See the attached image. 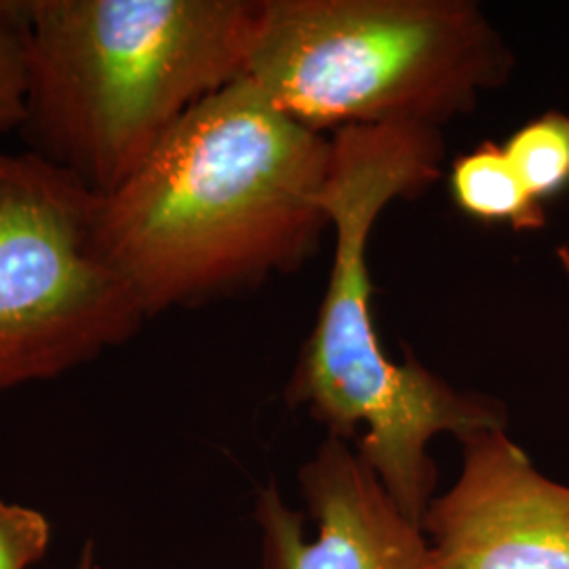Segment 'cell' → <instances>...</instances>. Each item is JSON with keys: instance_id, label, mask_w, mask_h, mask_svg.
Instances as JSON below:
<instances>
[{"instance_id": "cell-1", "label": "cell", "mask_w": 569, "mask_h": 569, "mask_svg": "<svg viewBox=\"0 0 569 569\" xmlns=\"http://www.w3.org/2000/svg\"><path fill=\"white\" fill-rule=\"evenodd\" d=\"M331 138L243 77L100 197L96 243L146 319L251 289L306 262L331 230Z\"/></svg>"}, {"instance_id": "cell-2", "label": "cell", "mask_w": 569, "mask_h": 569, "mask_svg": "<svg viewBox=\"0 0 569 569\" xmlns=\"http://www.w3.org/2000/svg\"><path fill=\"white\" fill-rule=\"evenodd\" d=\"M323 192L333 260L312 333L287 385V403L306 407L327 437L355 451L388 496L420 526L437 488L430 443L507 428V407L458 390L416 359L385 352L371 312L367 243L395 199L418 194L441 176L443 140L425 127H346L331 136Z\"/></svg>"}, {"instance_id": "cell-3", "label": "cell", "mask_w": 569, "mask_h": 569, "mask_svg": "<svg viewBox=\"0 0 569 569\" xmlns=\"http://www.w3.org/2000/svg\"><path fill=\"white\" fill-rule=\"evenodd\" d=\"M262 0H32L23 133L100 197L243 79Z\"/></svg>"}, {"instance_id": "cell-4", "label": "cell", "mask_w": 569, "mask_h": 569, "mask_svg": "<svg viewBox=\"0 0 569 569\" xmlns=\"http://www.w3.org/2000/svg\"><path fill=\"white\" fill-rule=\"evenodd\" d=\"M512 68L468 0H262L244 79L315 131L467 114Z\"/></svg>"}, {"instance_id": "cell-5", "label": "cell", "mask_w": 569, "mask_h": 569, "mask_svg": "<svg viewBox=\"0 0 569 569\" xmlns=\"http://www.w3.org/2000/svg\"><path fill=\"white\" fill-rule=\"evenodd\" d=\"M98 207L68 171L0 148V395L98 359L146 321L98 249Z\"/></svg>"}, {"instance_id": "cell-6", "label": "cell", "mask_w": 569, "mask_h": 569, "mask_svg": "<svg viewBox=\"0 0 569 569\" xmlns=\"http://www.w3.org/2000/svg\"><path fill=\"white\" fill-rule=\"evenodd\" d=\"M462 443L458 479L420 521L435 569H569V486L540 472L507 432Z\"/></svg>"}, {"instance_id": "cell-7", "label": "cell", "mask_w": 569, "mask_h": 569, "mask_svg": "<svg viewBox=\"0 0 569 569\" xmlns=\"http://www.w3.org/2000/svg\"><path fill=\"white\" fill-rule=\"evenodd\" d=\"M305 515L284 505L277 486L260 489L256 523L262 531L264 569H435L427 536L373 470L342 439L327 437L300 468Z\"/></svg>"}, {"instance_id": "cell-8", "label": "cell", "mask_w": 569, "mask_h": 569, "mask_svg": "<svg viewBox=\"0 0 569 569\" xmlns=\"http://www.w3.org/2000/svg\"><path fill=\"white\" fill-rule=\"evenodd\" d=\"M449 186L456 204L481 222L509 224L515 230H538L547 224L545 204L529 194L505 146L483 142L456 159Z\"/></svg>"}, {"instance_id": "cell-9", "label": "cell", "mask_w": 569, "mask_h": 569, "mask_svg": "<svg viewBox=\"0 0 569 569\" xmlns=\"http://www.w3.org/2000/svg\"><path fill=\"white\" fill-rule=\"evenodd\" d=\"M505 152L529 194L545 204L569 186V117L547 112L510 136Z\"/></svg>"}, {"instance_id": "cell-10", "label": "cell", "mask_w": 569, "mask_h": 569, "mask_svg": "<svg viewBox=\"0 0 569 569\" xmlns=\"http://www.w3.org/2000/svg\"><path fill=\"white\" fill-rule=\"evenodd\" d=\"M30 9L32 0H0V133L21 129L26 122Z\"/></svg>"}, {"instance_id": "cell-11", "label": "cell", "mask_w": 569, "mask_h": 569, "mask_svg": "<svg viewBox=\"0 0 569 569\" xmlns=\"http://www.w3.org/2000/svg\"><path fill=\"white\" fill-rule=\"evenodd\" d=\"M49 545L51 523L42 512L0 500V569H30Z\"/></svg>"}, {"instance_id": "cell-12", "label": "cell", "mask_w": 569, "mask_h": 569, "mask_svg": "<svg viewBox=\"0 0 569 569\" xmlns=\"http://www.w3.org/2000/svg\"><path fill=\"white\" fill-rule=\"evenodd\" d=\"M74 569H96V552H93L91 542H87L82 547L81 555H79V559L74 563Z\"/></svg>"}]
</instances>
